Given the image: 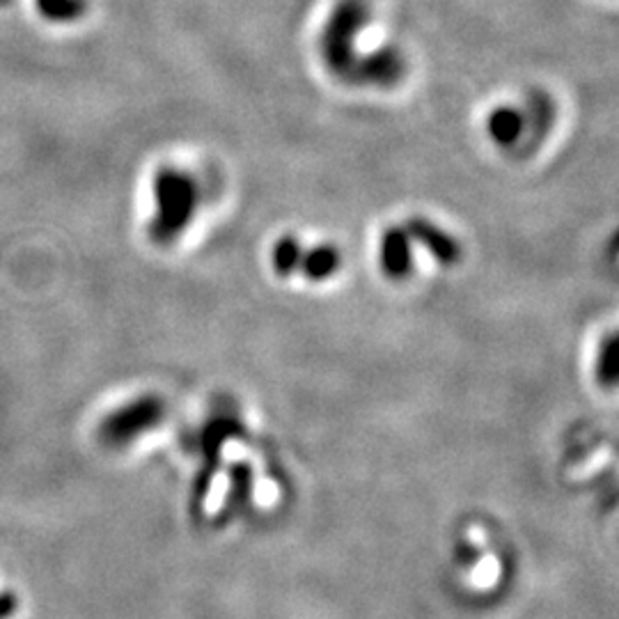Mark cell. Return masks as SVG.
I'll return each instance as SVG.
<instances>
[{"mask_svg": "<svg viewBox=\"0 0 619 619\" xmlns=\"http://www.w3.org/2000/svg\"><path fill=\"white\" fill-rule=\"evenodd\" d=\"M406 58L395 47H383L372 53H363L353 64L351 76L347 83L365 85V87H395L406 76Z\"/></svg>", "mask_w": 619, "mask_h": 619, "instance_id": "cell-3", "label": "cell"}, {"mask_svg": "<svg viewBox=\"0 0 619 619\" xmlns=\"http://www.w3.org/2000/svg\"><path fill=\"white\" fill-rule=\"evenodd\" d=\"M342 267V255L336 246L321 244L310 250H303L301 267L299 271L310 280V282H323L333 278Z\"/></svg>", "mask_w": 619, "mask_h": 619, "instance_id": "cell-8", "label": "cell"}, {"mask_svg": "<svg viewBox=\"0 0 619 619\" xmlns=\"http://www.w3.org/2000/svg\"><path fill=\"white\" fill-rule=\"evenodd\" d=\"M379 267L385 278L402 280L413 269V241L404 225H393L381 235Z\"/></svg>", "mask_w": 619, "mask_h": 619, "instance_id": "cell-6", "label": "cell"}, {"mask_svg": "<svg viewBox=\"0 0 619 619\" xmlns=\"http://www.w3.org/2000/svg\"><path fill=\"white\" fill-rule=\"evenodd\" d=\"M411 241H417L441 267H454L462 259V244L430 218L413 216L404 223Z\"/></svg>", "mask_w": 619, "mask_h": 619, "instance_id": "cell-5", "label": "cell"}, {"mask_svg": "<svg viewBox=\"0 0 619 619\" xmlns=\"http://www.w3.org/2000/svg\"><path fill=\"white\" fill-rule=\"evenodd\" d=\"M301 257H303L301 241L297 237L285 235L271 248V269L278 278L295 276V274H299Z\"/></svg>", "mask_w": 619, "mask_h": 619, "instance_id": "cell-9", "label": "cell"}, {"mask_svg": "<svg viewBox=\"0 0 619 619\" xmlns=\"http://www.w3.org/2000/svg\"><path fill=\"white\" fill-rule=\"evenodd\" d=\"M597 376L606 385H615L617 379V338L610 336L603 344V351L599 353L597 361Z\"/></svg>", "mask_w": 619, "mask_h": 619, "instance_id": "cell-11", "label": "cell"}, {"mask_svg": "<svg viewBox=\"0 0 619 619\" xmlns=\"http://www.w3.org/2000/svg\"><path fill=\"white\" fill-rule=\"evenodd\" d=\"M163 417V402L158 398H141L132 404L122 406L104 422V436L113 443H122L154 427Z\"/></svg>", "mask_w": 619, "mask_h": 619, "instance_id": "cell-4", "label": "cell"}, {"mask_svg": "<svg viewBox=\"0 0 619 619\" xmlns=\"http://www.w3.org/2000/svg\"><path fill=\"white\" fill-rule=\"evenodd\" d=\"M486 136L498 147H512L526 132V117L514 106H496L484 122Z\"/></svg>", "mask_w": 619, "mask_h": 619, "instance_id": "cell-7", "label": "cell"}, {"mask_svg": "<svg viewBox=\"0 0 619 619\" xmlns=\"http://www.w3.org/2000/svg\"><path fill=\"white\" fill-rule=\"evenodd\" d=\"M152 195L154 216L149 220V235L156 244H173L188 230L198 214V184L188 173L166 166L154 175Z\"/></svg>", "mask_w": 619, "mask_h": 619, "instance_id": "cell-1", "label": "cell"}, {"mask_svg": "<svg viewBox=\"0 0 619 619\" xmlns=\"http://www.w3.org/2000/svg\"><path fill=\"white\" fill-rule=\"evenodd\" d=\"M17 608H19V599H17V595H12V592L0 595V619H8V617H12V615L17 612Z\"/></svg>", "mask_w": 619, "mask_h": 619, "instance_id": "cell-12", "label": "cell"}, {"mask_svg": "<svg viewBox=\"0 0 619 619\" xmlns=\"http://www.w3.org/2000/svg\"><path fill=\"white\" fill-rule=\"evenodd\" d=\"M372 8L368 0H338L319 30V58L336 79L349 81L358 53V35L368 28Z\"/></svg>", "mask_w": 619, "mask_h": 619, "instance_id": "cell-2", "label": "cell"}, {"mask_svg": "<svg viewBox=\"0 0 619 619\" xmlns=\"http://www.w3.org/2000/svg\"><path fill=\"white\" fill-rule=\"evenodd\" d=\"M38 8L51 21H74L85 14V0H38Z\"/></svg>", "mask_w": 619, "mask_h": 619, "instance_id": "cell-10", "label": "cell"}]
</instances>
